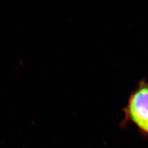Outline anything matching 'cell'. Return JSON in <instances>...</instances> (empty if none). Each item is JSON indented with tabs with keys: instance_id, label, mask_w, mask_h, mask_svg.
<instances>
[{
	"instance_id": "obj_1",
	"label": "cell",
	"mask_w": 148,
	"mask_h": 148,
	"mask_svg": "<svg viewBox=\"0 0 148 148\" xmlns=\"http://www.w3.org/2000/svg\"><path fill=\"white\" fill-rule=\"evenodd\" d=\"M123 123L132 122L148 136V84L142 81L130 96L124 109Z\"/></svg>"
}]
</instances>
